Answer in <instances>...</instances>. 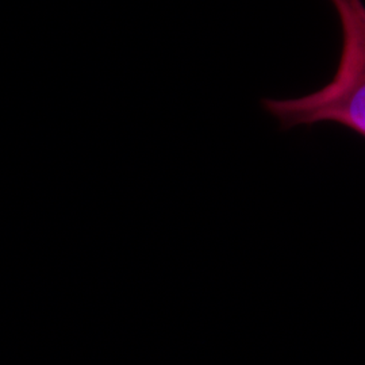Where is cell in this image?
Returning a JSON list of instances; mask_svg holds the SVG:
<instances>
[{"label": "cell", "instance_id": "6da1fadb", "mask_svg": "<svg viewBox=\"0 0 365 365\" xmlns=\"http://www.w3.org/2000/svg\"><path fill=\"white\" fill-rule=\"evenodd\" d=\"M339 15L341 54L336 75L321 90L292 99H261L282 130L322 122L341 125L365 138V4L330 0Z\"/></svg>", "mask_w": 365, "mask_h": 365}]
</instances>
